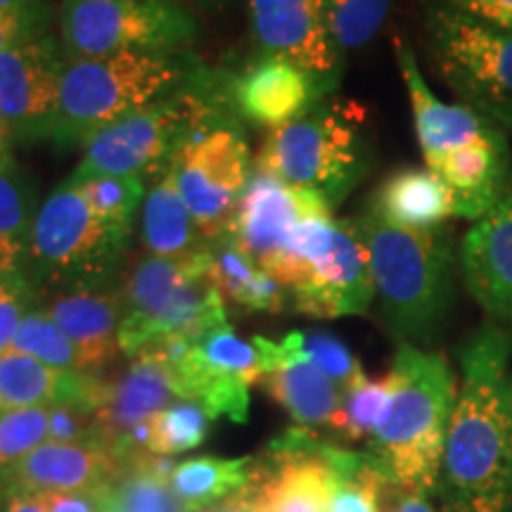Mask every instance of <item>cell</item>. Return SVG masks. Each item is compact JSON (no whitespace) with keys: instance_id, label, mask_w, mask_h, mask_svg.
Instances as JSON below:
<instances>
[{"instance_id":"obj_1","label":"cell","mask_w":512,"mask_h":512,"mask_svg":"<svg viewBox=\"0 0 512 512\" xmlns=\"http://www.w3.org/2000/svg\"><path fill=\"white\" fill-rule=\"evenodd\" d=\"M512 335L482 320L456 347L458 399L434 498L439 512H512Z\"/></svg>"},{"instance_id":"obj_2","label":"cell","mask_w":512,"mask_h":512,"mask_svg":"<svg viewBox=\"0 0 512 512\" xmlns=\"http://www.w3.org/2000/svg\"><path fill=\"white\" fill-rule=\"evenodd\" d=\"M354 223L368 252L382 325L399 344L432 351L456 311L463 283L453 228H401L370 209Z\"/></svg>"},{"instance_id":"obj_3","label":"cell","mask_w":512,"mask_h":512,"mask_svg":"<svg viewBox=\"0 0 512 512\" xmlns=\"http://www.w3.org/2000/svg\"><path fill=\"white\" fill-rule=\"evenodd\" d=\"M221 126H242V121L230 105L228 72L209 69L183 91L152 102L93 136L64 183L81 185L98 176H138L150 183L171 166L185 143Z\"/></svg>"},{"instance_id":"obj_4","label":"cell","mask_w":512,"mask_h":512,"mask_svg":"<svg viewBox=\"0 0 512 512\" xmlns=\"http://www.w3.org/2000/svg\"><path fill=\"white\" fill-rule=\"evenodd\" d=\"M389 370L396 377L394 396L368 453L392 484L434 496L458 377L444 354L413 344H399Z\"/></svg>"},{"instance_id":"obj_5","label":"cell","mask_w":512,"mask_h":512,"mask_svg":"<svg viewBox=\"0 0 512 512\" xmlns=\"http://www.w3.org/2000/svg\"><path fill=\"white\" fill-rule=\"evenodd\" d=\"M209 69L190 50L67 60L50 143L62 152L83 150L114 121L183 91Z\"/></svg>"},{"instance_id":"obj_6","label":"cell","mask_w":512,"mask_h":512,"mask_svg":"<svg viewBox=\"0 0 512 512\" xmlns=\"http://www.w3.org/2000/svg\"><path fill=\"white\" fill-rule=\"evenodd\" d=\"M373 159L366 110L354 100L330 95L268 133L256 169L316 192L335 209L370 174Z\"/></svg>"},{"instance_id":"obj_7","label":"cell","mask_w":512,"mask_h":512,"mask_svg":"<svg viewBox=\"0 0 512 512\" xmlns=\"http://www.w3.org/2000/svg\"><path fill=\"white\" fill-rule=\"evenodd\" d=\"M121 294L119 349L133 358L171 337L200 339L228 323L226 299L211 278L209 245L185 259L143 256Z\"/></svg>"},{"instance_id":"obj_8","label":"cell","mask_w":512,"mask_h":512,"mask_svg":"<svg viewBox=\"0 0 512 512\" xmlns=\"http://www.w3.org/2000/svg\"><path fill=\"white\" fill-rule=\"evenodd\" d=\"M131 233L95 214L81 188L57 185L38 209L31 233V292L112 290L124 268Z\"/></svg>"},{"instance_id":"obj_9","label":"cell","mask_w":512,"mask_h":512,"mask_svg":"<svg viewBox=\"0 0 512 512\" xmlns=\"http://www.w3.org/2000/svg\"><path fill=\"white\" fill-rule=\"evenodd\" d=\"M432 69L460 105L512 133V29L446 0H420Z\"/></svg>"},{"instance_id":"obj_10","label":"cell","mask_w":512,"mask_h":512,"mask_svg":"<svg viewBox=\"0 0 512 512\" xmlns=\"http://www.w3.org/2000/svg\"><path fill=\"white\" fill-rule=\"evenodd\" d=\"M200 36V22L176 0H62L57 38L67 60L124 53H176Z\"/></svg>"},{"instance_id":"obj_11","label":"cell","mask_w":512,"mask_h":512,"mask_svg":"<svg viewBox=\"0 0 512 512\" xmlns=\"http://www.w3.org/2000/svg\"><path fill=\"white\" fill-rule=\"evenodd\" d=\"M171 166L202 238L216 240L226 230L254 171L242 126L200 133L183 145Z\"/></svg>"},{"instance_id":"obj_12","label":"cell","mask_w":512,"mask_h":512,"mask_svg":"<svg viewBox=\"0 0 512 512\" xmlns=\"http://www.w3.org/2000/svg\"><path fill=\"white\" fill-rule=\"evenodd\" d=\"M169 368L178 399L200 403L211 420L247 425L249 387L259 384L261 354L254 342L235 335L230 323L195 339L188 354Z\"/></svg>"},{"instance_id":"obj_13","label":"cell","mask_w":512,"mask_h":512,"mask_svg":"<svg viewBox=\"0 0 512 512\" xmlns=\"http://www.w3.org/2000/svg\"><path fill=\"white\" fill-rule=\"evenodd\" d=\"M67 55L55 34L0 53V124L12 145L50 143Z\"/></svg>"},{"instance_id":"obj_14","label":"cell","mask_w":512,"mask_h":512,"mask_svg":"<svg viewBox=\"0 0 512 512\" xmlns=\"http://www.w3.org/2000/svg\"><path fill=\"white\" fill-rule=\"evenodd\" d=\"M328 0H247L256 55L287 57L330 95L339 88L344 57L328 31Z\"/></svg>"},{"instance_id":"obj_15","label":"cell","mask_w":512,"mask_h":512,"mask_svg":"<svg viewBox=\"0 0 512 512\" xmlns=\"http://www.w3.org/2000/svg\"><path fill=\"white\" fill-rule=\"evenodd\" d=\"M330 446L313 430L294 425L254 458L252 486L268 512H328L332 482Z\"/></svg>"},{"instance_id":"obj_16","label":"cell","mask_w":512,"mask_h":512,"mask_svg":"<svg viewBox=\"0 0 512 512\" xmlns=\"http://www.w3.org/2000/svg\"><path fill=\"white\" fill-rule=\"evenodd\" d=\"M320 211L332 209L316 192L280 181L254 166L238 207L221 235L268 271L297 223Z\"/></svg>"},{"instance_id":"obj_17","label":"cell","mask_w":512,"mask_h":512,"mask_svg":"<svg viewBox=\"0 0 512 512\" xmlns=\"http://www.w3.org/2000/svg\"><path fill=\"white\" fill-rule=\"evenodd\" d=\"M373 299V273L361 233L354 219H337L328 252L290 290V309L323 320L366 316Z\"/></svg>"},{"instance_id":"obj_18","label":"cell","mask_w":512,"mask_h":512,"mask_svg":"<svg viewBox=\"0 0 512 512\" xmlns=\"http://www.w3.org/2000/svg\"><path fill=\"white\" fill-rule=\"evenodd\" d=\"M460 275L486 320L512 335V169L498 202L460 240Z\"/></svg>"},{"instance_id":"obj_19","label":"cell","mask_w":512,"mask_h":512,"mask_svg":"<svg viewBox=\"0 0 512 512\" xmlns=\"http://www.w3.org/2000/svg\"><path fill=\"white\" fill-rule=\"evenodd\" d=\"M230 105L242 124L266 128L268 133L299 119L330 93L304 67L287 57L256 55L228 74Z\"/></svg>"},{"instance_id":"obj_20","label":"cell","mask_w":512,"mask_h":512,"mask_svg":"<svg viewBox=\"0 0 512 512\" xmlns=\"http://www.w3.org/2000/svg\"><path fill=\"white\" fill-rule=\"evenodd\" d=\"M394 55L408 100H411L415 136H418L425 166L437 169L453 152L503 133V128L491 124L489 119L470 107L460 105V102H444L439 95H434L422 74L418 55L403 38L394 41Z\"/></svg>"},{"instance_id":"obj_21","label":"cell","mask_w":512,"mask_h":512,"mask_svg":"<svg viewBox=\"0 0 512 512\" xmlns=\"http://www.w3.org/2000/svg\"><path fill=\"white\" fill-rule=\"evenodd\" d=\"M174 401H178L174 375L162 356L155 351H143L128 358L126 370L112 380L105 377V394L93 415L95 444L107 448L114 456L133 427L150 420Z\"/></svg>"},{"instance_id":"obj_22","label":"cell","mask_w":512,"mask_h":512,"mask_svg":"<svg viewBox=\"0 0 512 512\" xmlns=\"http://www.w3.org/2000/svg\"><path fill=\"white\" fill-rule=\"evenodd\" d=\"M261 354L259 384L299 427H328L335 415L342 389L328 380L290 339L252 337Z\"/></svg>"},{"instance_id":"obj_23","label":"cell","mask_w":512,"mask_h":512,"mask_svg":"<svg viewBox=\"0 0 512 512\" xmlns=\"http://www.w3.org/2000/svg\"><path fill=\"white\" fill-rule=\"evenodd\" d=\"M124 467L100 444H60L46 441L5 472L10 491L22 494H62L100 491L117 482Z\"/></svg>"},{"instance_id":"obj_24","label":"cell","mask_w":512,"mask_h":512,"mask_svg":"<svg viewBox=\"0 0 512 512\" xmlns=\"http://www.w3.org/2000/svg\"><path fill=\"white\" fill-rule=\"evenodd\" d=\"M102 394V373H62L19 351L8 349L0 354V411L64 403L95 415Z\"/></svg>"},{"instance_id":"obj_25","label":"cell","mask_w":512,"mask_h":512,"mask_svg":"<svg viewBox=\"0 0 512 512\" xmlns=\"http://www.w3.org/2000/svg\"><path fill=\"white\" fill-rule=\"evenodd\" d=\"M41 309L79 351L86 373H102L121 354L119 290L57 292Z\"/></svg>"},{"instance_id":"obj_26","label":"cell","mask_w":512,"mask_h":512,"mask_svg":"<svg viewBox=\"0 0 512 512\" xmlns=\"http://www.w3.org/2000/svg\"><path fill=\"white\" fill-rule=\"evenodd\" d=\"M366 209L387 223L413 230L446 226L458 219L456 192L430 166H401L377 185Z\"/></svg>"},{"instance_id":"obj_27","label":"cell","mask_w":512,"mask_h":512,"mask_svg":"<svg viewBox=\"0 0 512 512\" xmlns=\"http://www.w3.org/2000/svg\"><path fill=\"white\" fill-rule=\"evenodd\" d=\"M510 169L512 150L508 133L503 131L453 152L434 171L456 192L458 219L479 221L501 197Z\"/></svg>"},{"instance_id":"obj_28","label":"cell","mask_w":512,"mask_h":512,"mask_svg":"<svg viewBox=\"0 0 512 512\" xmlns=\"http://www.w3.org/2000/svg\"><path fill=\"white\" fill-rule=\"evenodd\" d=\"M38 209L34 181L8 152L0 157V278L29 294H34L27 283V266Z\"/></svg>"},{"instance_id":"obj_29","label":"cell","mask_w":512,"mask_h":512,"mask_svg":"<svg viewBox=\"0 0 512 512\" xmlns=\"http://www.w3.org/2000/svg\"><path fill=\"white\" fill-rule=\"evenodd\" d=\"M140 240L147 254L162 259H185L209 245L192 219L188 204L183 202L174 166H166L162 174L147 183Z\"/></svg>"},{"instance_id":"obj_30","label":"cell","mask_w":512,"mask_h":512,"mask_svg":"<svg viewBox=\"0 0 512 512\" xmlns=\"http://www.w3.org/2000/svg\"><path fill=\"white\" fill-rule=\"evenodd\" d=\"M211 278L226 302L254 313H283L290 309V292L264 271L252 256L235 247L226 235L209 242Z\"/></svg>"},{"instance_id":"obj_31","label":"cell","mask_w":512,"mask_h":512,"mask_svg":"<svg viewBox=\"0 0 512 512\" xmlns=\"http://www.w3.org/2000/svg\"><path fill=\"white\" fill-rule=\"evenodd\" d=\"M254 479V458H190L176 465L171 489L190 512L211 508L245 491Z\"/></svg>"},{"instance_id":"obj_32","label":"cell","mask_w":512,"mask_h":512,"mask_svg":"<svg viewBox=\"0 0 512 512\" xmlns=\"http://www.w3.org/2000/svg\"><path fill=\"white\" fill-rule=\"evenodd\" d=\"M394 387L396 377L392 370L380 380H370L368 375H361L347 389H342V399H339V406L328 427L337 437L347 441L373 437L389 403H392Z\"/></svg>"},{"instance_id":"obj_33","label":"cell","mask_w":512,"mask_h":512,"mask_svg":"<svg viewBox=\"0 0 512 512\" xmlns=\"http://www.w3.org/2000/svg\"><path fill=\"white\" fill-rule=\"evenodd\" d=\"M332 494L328 512H377L380 491L384 484L382 470L368 451H347V448L330 446Z\"/></svg>"},{"instance_id":"obj_34","label":"cell","mask_w":512,"mask_h":512,"mask_svg":"<svg viewBox=\"0 0 512 512\" xmlns=\"http://www.w3.org/2000/svg\"><path fill=\"white\" fill-rule=\"evenodd\" d=\"M325 10L332 43L347 57L380 36L392 12V0H328Z\"/></svg>"},{"instance_id":"obj_35","label":"cell","mask_w":512,"mask_h":512,"mask_svg":"<svg viewBox=\"0 0 512 512\" xmlns=\"http://www.w3.org/2000/svg\"><path fill=\"white\" fill-rule=\"evenodd\" d=\"M10 349L36 358V361L46 363V366L55 370H62V373H86L79 351L69 342V337L48 318V313L41 306H31L24 313Z\"/></svg>"},{"instance_id":"obj_36","label":"cell","mask_w":512,"mask_h":512,"mask_svg":"<svg viewBox=\"0 0 512 512\" xmlns=\"http://www.w3.org/2000/svg\"><path fill=\"white\" fill-rule=\"evenodd\" d=\"M209 413L200 403L178 399L150 418V446L155 456H176L202 446L209 437Z\"/></svg>"},{"instance_id":"obj_37","label":"cell","mask_w":512,"mask_h":512,"mask_svg":"<svg viewBox=\"0 0 512 512\" xmlns=\"http://www.w3.org/2000/svg\"><path fill=\"white\" fill-rule=\"evenodd\" d=\"M81 188L83 197L95 214L112 226L133 233L138 209L143 207L147 183L138 176H98L91 181L74 185Z\"/></svg>"},{"instance_id":"obj_38","label":"cell","mask_w":512,"mask_h":512,"mask_svg":"<svg viewBox=\"0 0 512 512\" xmlns=\"http://www.w3.org/2000/svg\"><path fill=\"white\" fill-rule=\"evenodd\" d=\"M339 389H347L363 373L361 361L342 339L323 330H290L285 335Z\"/></svg>"},{"instance_id":"obj_39","label":"cell","mask_w":512,"mask_h":512,"mask_svg":"<svg viewBox=\"0 0 512 512\" xmlns=\"http://www.w3.org/2000/svg\"><path fill=\"white\" fill-rule=\"evenodd\" d=\"M50 406L0 411V472H8L31 451L50 441Z\"/></svg>"},{"instance_id":"obj_40","label":"cell","mask_w":512,"mask_h":512,"mask_svg":"<svg viewBox=\"0 0 512 512\" xmlns=\"http://www.w3.org/2000/svg\"><path fill=\"white\" fill-rule=\"evenodd\" d=\"M55 24L57 8L53 0H29L12 8H0V53L50 36Z\"/></svg>"},{"instance_id":"obj_41","label":"cell","mask_w":512,"mask_h":512,"mask_svg":"<svg viewBox=\"0 0 512 512\" xmlns=\"http://www.w3.org/2000/svg\"><path fill=\"white\" fill-rule=\"evenodd\" d=\"M50 441L60 444H95L93 413L76 406H50L48 415Z\"/></svg>"},{"instance_id":"obj_42","label":"cell","mask_w":512,"mask_h":512,"mask_svg":"<svg viewBox=\"0 0 512 512\" xmlns=\"http://www.w3.org/2000/svg\"><path fill=\"white\" fill-rule=\"evenodd\" d=\"M31 299L34 294L0 278V354L12 347L19 323H22L24 313L31 309Z\"/></svg>"},{"instance_id":"obj_43","label":"cell","mask_w":512,"mask_h":512,"mask_svg":"<svg viewBox=\"0 0 512 512\" xmlns=\"http://www.w3.org/2000/svg\"><path fill=\"white\" fill-rule=\"evenodd\" d=\"M430 498V494L403 489V486H396L389 479H384L377 512H439Z\"/></svg>"},{"instance_id":"obj_44","label":"cell","mask_w":512,"mask_h":512,"mask_svg":"<svg viewBox=\"0 0 512 512\" xmlns=\"http://www.w3.org/2000/svg\"><path fill=\"white\" fill-rule=\"evenodd\" d=\"M48 512H105L98 491H62L41 494Z\"/></svg>"},{"instance_id":"obj_45","label":"cell","mask_w":512,"mask_h":512,"mask_svg":"<svg viewBox=\"0 0 512 512\" xmlns=\"http://www.w3.org/2000/svg\"><path fill=\"white\" fill-rule=\"evenodd\" d=\"M446 3L482 17L486 22H494L498 27L512 29V0H446Z\"/></svg>"},{"instance_id":"obj_46","label":"cell","mask_w":512,"mask_h":512,"mask_svg":"<svg viewBox=\"0 0 512 512\" xmlns=\"http://www.w3.org/2000/svg\"><path fill=\"white\" fill-rule=\"evenodd\" d=\"M3 512H48V508L41 496L22 494V491H10Z\"/></svg>"},{"instance_id":"obj_47","label":"cell","mask_w":512,"mask_h":512,"mask_svg":"<svg viewBox=\"0 0 512 512\" xmlns=\"http://www.w3.org/2000/svg\"><path fill=\"white\" fill-rule=\"evenodd\" d=\"M226 501H228V512H268L264 508V503L259 501V496H256L252 484H249L245 491H240V494L226 498Z\"/></svg>"},{"instance_id":"obj_48","label":"cell","mask_w":512,"mask_h":512,"mask_svg":"<svg viewBox=\"0 0 512 512\" xmlns=\"http://www.w3.org/2000/svg\"><path fill=\"white\" fill-rule=\"evenodd\" d=\"M176 3L185 5V8H204V10H211V8H221L226 0H176Z\"/></svg>"},{"instance_id":"obj_49","label":"cell","mask_w":512,"mask_h":512,"mask_svg":"<svg viewBox=\"0 0 512 512\" xmlns=\"http://www.w3.org/2000/svg\"><path fill=\"white\" fill-rule=\"evenodd\" d=\"M8 152H12V138H10L8 128L0 124V157L8 155Z\"/></svg>"},{"instance_id":"obj_50","label":"cell","mask_w":512,"mask_h":512,"mask_svg":"<svg viewBox=\"0 0 512 512\" xmlns=\"http://www.w3.org/2000/svg\"><path fill=\"white\" fill-rule=\"evenodd\" d=\"M195 512H228V501H221V503L211 505V508H202V510H195Z\"/></svg>"},{"instance_id":"obj_51","label":"cell","mask_w":512,"mask_h":512,"mask_svg":"<svg viewBox=\"0 0 512 512\" xmlns=\"http://www.w3.org/2000/svg\"><path fill=\"white\" fill-rule=\"evenodd\" d=\"M29 3V0H0V8H12V5H22Z\"/></svg>"}]
</instances>
